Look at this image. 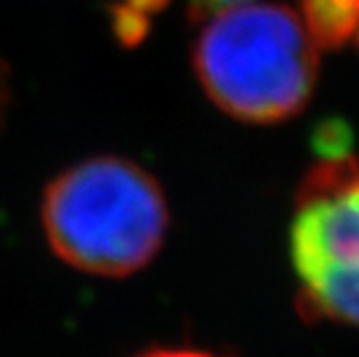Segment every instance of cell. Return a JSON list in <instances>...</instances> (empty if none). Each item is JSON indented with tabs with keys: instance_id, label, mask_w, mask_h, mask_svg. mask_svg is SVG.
Here are the masks:
<instances>
[{
	"instance_id": "cell-1",
	"label": "cell",
	"mask_w": 359,
	"mask_h": 357,
	"mask_svg": "<svg viewBox=\"0 0 359 357\" xmlns=\"http://www.w3.org/2000/svg\"><path fill=\"white\" fill-rule=\"evenodd\" d=\"M40 220L58 260L93 276L123 278L160 253L170 207L144 167L121 156H93L51 179Z\"/></svg>"
},
{
	"instance_id": "cell-2",
	"label": "cell",
	"mask_w": 359,
	"mask_h": 357,
	"mask_svg": "<svg viewBox=\"0 0 359 357\" xmlns=\"http://www.w3.org/2000/svg\"><path fill=\"white\" fill-rule=\"evenodd\" d=\"M193 67L223 114L271 126L309 105L318 81V47L294 10L243 3L202 19Z\"/></svg>"
},
{
	"instance_id": "cell-3",
	"label": "cell",
	"mask_w": 359,
	"mask_h": 357,
	"mask_svg": "<svg viewBox=\"0 0 359 357\" xmlns=\"http://www.w3.org/2000/svg\"><path fill=\"white\" fill-rule=\"evenodd\" d=\"M290 257L304 316L359 328V156L330 151L306 172Z\"/></svg>"
},
{
	"instance_id": "cell-4",
	"label": "cell",
	"mask_w": 359,
	"mask_h": 357,
	"mask_svg": "<svg viewBox=\"0 0 359 357\" xmlns=\"http://www.w3.org/2000/svg\"><path fill=\"white\" fill-rule=\"evenodd\" d=\"M172 0H114L111 5V26L114 33L123 44L142 42L149 33V26ZM190 12V17L202 21L211 17L213 12H220L225 7L243 5L248 0H183Z\"/></svg>"
},
{
	"instance_id": "cell-5",
	"label": "cell",
	"mask_w": 359,
	"mask_h": 357,
	"mask_svg": "<svg viewBox=\"0 0 359 357\" xmlns=\"http://www.w3.org/2000/svg\"><path fill=\"white\" fill-rule=\"evenodd\" d=\"M299 5L316 47L339 49L359 35V0H299Z\"/></svg>"
},
{
	"instance_id": "cell-6",
	"label": "cell",
	"mask_w": 359,
	"mask_h": 357,
	"mask_svg": "<svg viewBox=\"0 0 359 357\" xmlns=\"http://www.w3.org/2000/svg\"><path fill=\"white\" fill-rule=\"evenodd\" d=\"M137 357H216L206 351H197V348H154Z\"/></svg>"
}]
</instances>
